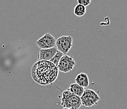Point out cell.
<instances>
[{
	"instance_id": "6da1fadb",
	"label": "cell",
	"mask_w": 127,
	"mask_h": 109,
	"mask_svg": "<svg viewBox=\"0 0 127 109\" xmlns=\"http://www.w3.org/2000/svg\"><path fill=\"white\" fill-rule=\"evenodd\" d=\"M58 72V66L48 61H37L31 67L32 79L42 86L48 85L55 82Z\"/></svg>"
},
{
	"instance_id": "7a4b0ae2",
	"label": "cell",
	"mask_w": 127,
	"mask_h": 109,
	"mask_svg": "<svg viewBox=\"0 0 127 109\" xmlns=\"http://www.w3.org/2000/svg\"><path fill=\"white\" fill-rule=\"evenodd\" d=\"M63 108H68L71 109H78L82 105L80 97L74 95L66 89L62 93V102Z\"/></svg>"
},
{
	"instance_id": "3957f363",
	"label": "cell",
	"mask_w": 127,
	"mask_h": 109,
	"mask_svg": "<svg viewBox=\"0 0 127 109\" xmlns=\"http://www.w3.org/2000/svg\"><path fill=\"white\" fill-rule=\"evenodd\" d=\"M80 100L82 105L84 107H91L92 105L97 104V102L100 100V97L93 89H85L84 94L80 97Z\"/></svg>"
},
{
	"instance_id": "277c9868",
	"label": "cell",
	"mask_w": 127,
	"mask_h": 109,
	"mask_svg": "<svg viewBox=\"0 0 127 109\" xmlns=\"http://www.w3.org/2000/svg\"><path fill=\"white\" fill-rule=\"evenodd\" d=\"M72 45L73 38L70 35H63L60 37L56 41V47L58 50L64 55H66L71 49Z\"/></svg>"
},
{
	"instance_id": "5b68a950",
	"label": "cell",
	"mask_w": 127,
	"mask_h": 109,
	"mask_svg": "<svg viewBox=\"0 0 127 109\" xmlns=\"http://www.w3.org/2000/svg\"><path fill=\"white\" fill-rule=\"evenodd\" d=\"M76 63L71 56L64 55L59 61L58 68L59 71L62 73H68L71 71L75 66Z\"/></svg>"
},
{
	"instance_id": "8992f818",
	"label": "cell",
	"mask_w": 127,
	"mask_h": 109,
	"mask_svg": "<svg viewBox=\"0 0 127 109\" xmlns=\"http://www.w3.org/2000/svg\"><path fill=\"white\" fill-rule=\"evenodd\" d=\"M56 39L49 33L44 34L35 42L36 45L41 49H48L56 46Z\"/></svg>"
},
{
	"instance_id": "52a82bcc",
	"label": "cell",
	"mask_w": 127,
	"mask_h": 109,
	"mask_svg": "<svg viewBox=\"0 0 127 109\" xmlns=\"http://www.w3.org/2000/svg\"><path fill=\"white\" fill-rule=\"evenodd\" d=\"M58 52L57 47L48 49H41L38 55V61H50Z\"/></svg>"
},
{
	"instance_id": "ba28073f",
	"label": "cell",
	"mask_w": 127,
	"mask_h": 109,
	"mask_svg": "<svg viewBox=\"0 0 127 109\" xmlns=\"http://www.w3.org/2000/svg\"><path fill=\"white\" fill-rule=\"evenodd\" d=\"M75 81V83H77L83 88H87L89 85L88 76L84 73L78 74L76 77Z\"/></svg>"
},
{
	"instance_id": "9c48e42d",
	"label": "cell",
	"mask_w": 127,
	"mask_h": 109,
	"mask_svg": "<svg viewBox=\"0 0 127 109\" xmlns=\"http://www.w3.org/2000/svg\"><path fill=\"white\" fill-rule=\"evenodd\" d=\"M68 90L70 92H71L72 93H73L74 95H77V96L79 97H81L82 96V95L84 93V91H85L84 88L80 87V86L78 85L77 83H73V84L70 85Z\"/></svg>"
},
{
	"instance_id": "30bf717a",
	"label": "cell",
	"mask_w": 127,
	"mask_h": 109,
	"mask_svg": "<svg viewBox=\"0 0 127 109\" xmlns=\"http://www.w3.org/2000/svg\"><path fill=\"white\" fill-rule=\"evenodd\" d=\"M73 13L77 17H82L86 13V8L81 4H78L75 7L74 10H73Z\"/></svg>"
},
{
	"instance_id": "8fae6325",
	"label": "cell",
	"mask_w": 127,
	"mask_h": 109,
	"mask_svg": "<svg viewBox=\"0 0 127 109\" xmlns=\"http://www.w3.org/2000/svg\"><path fill=\"white\" fill-rule=\"evenodd\" d=\"M63 56H64V54H63V53H62V52H60L59 50H58L57 53H56V55L54 56V57H53V59L50 61V62H51V63H53L54 65H56V66H58L59 61H60L61 58H62Z\"/></svg>"
},
{
	"instance_id": "7c38bea8",
	"label": "cell",
	"mask_w": 127,
	"mask_h": 109,
	"mask_svg": "<svg viewBox=\"0 0 127 109\" xmlns=\"http://www.w3.org/2000/svg\"><path fill=\"white\" fill-rule=\"evenodd\" d=\"M91 3V0H78V4H81V5L84 6L85 7H86L87 6H88Z\"/></svg>"
},
{
	"instance_id": "4fadbf2b",
	"label": "cell",
	"mask_w": 127,
	"mask_h": 109,
	"mask_svg": "<svg viewBox=\"0 0 127 109\" xmlns=\"http://www.w3.org/2000/svg\"><path fill=\"white\" fill-rule=\"evenodd\" d=\"M63 109H68V108H63Z\"/></svg>"
}]
</instances>
